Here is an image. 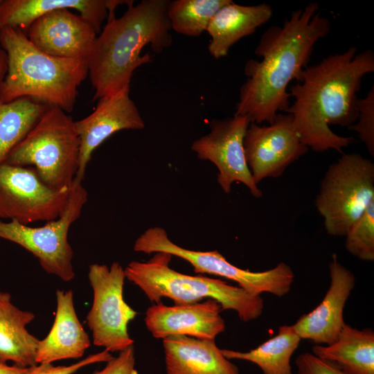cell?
Here are the masks:
<instances>
[{"instance_id":"obj_1","label":"cell","mask_w":374,"mask_h":374,"mask_svg":"<svg viewBox=\"0 0 374 374\" xmlns=\"http://www.w3.org/2000/svg\"><path fill=\"white\" fill-rule=\"evenodd\" d=\"M316 2L292 12L282 26L269 27L254 51L260 61L249 60L244 66L246 82L240 89L234 115L251 123H273L278 112L290 107L291 81L299 82L316 43L330 30L328 18L318 12Z\"/></svg>"},{"instance_id":"obj_2","label":"cell","mask_w":374,"mask_h":374,"mask_svg":"<svg viewBox=\"0 0 374 374\" xmlns=\"http://www.w3.org/2000/svg\"><path fill=\"white\" fill-rule=\"evenodd\" d=\"M373 71V51L357 53L355 46L303 70L300 80L290 88L294 100L285 113L292 115L305 146L317 152L330 149L341 152L354 141L334 133L329 125L348 127L356 122L357 93L364 76Z\"/></svg>"},{"instance_id":"obj_3","label":"cell","mask_w":374,"mask_h":374,"mask_svg":"<svg viewBox=\"0 0 374 374\" xmlns=\"http://www.w3.org/2000/svg\"><path fill=\"white\" fill-rule=\"evenodd\" d=\"M169 1L143 0L128 6L121 17H108L89 57L94 100L130 90L136 69L152 61L150 54L141 55L145 46L150 45L154 53H160L171 46Z\"/></svg>"},{"instance_id":"obj_4","label":"cell","mask_w":374,"mask_h":374,"mask_svg":"<svg viewBox=\"0 0 374 374\" xmlns=\"http://www.w3.org/2000/svg\"><path fill=\"white\" fill-rule=\"evenodd\" d=\"M0 44L8 58L6 75L0 81V102L29 98L66 113L73 110L78 88L88 75L87 58L48 55L25 33L11 27H0Z\"/></svg>"},{"instance_id":"obj_5","label":"cell","mask_w":374,"mask_h":374,"mask_svg":"<svg viewBox=\"0 0 374 374\" xmlns=\"http://www.w3.org/2000/svg\"><path fill=\"white\" fill-rule=\"evenodd\" d=\"M172 256L155 253L147 262L132 261L124 269L125 278L138 286L152 303L162 298L175 305L200 302L204 299L217 301L222 310H234L240 319L248 322L261 316L264 301L239 286L220 279L178 272L169 266Z\"/></svg>"},{"instance_id":"obj_6","label":"cell","mask_w":374,"mask_h":374,"mask_svg":"<svg viewBox=\"0 0 374 374\" xmlns=\"http://www.w3.org/2000/svg\"><path fill=\"white\" fill-rule=\"evenodd\" d=\"M79 156L75 121L61 108L49 106L4 163L31 166L46 185L61 190L73 182Z\"/></svg>"},{"instance_id":"obj_7","label":"cell","mask_w":374,"mask_h":374,"mask_svg":"<svg viewBox=\"0 0 374 374\" xmlns=\"http://www.w3.org/2000/svg\"><path fill=\"white\" fill-rule=\"evenodd\" d=\"M374 200V163L358 153L344 154L326 170L315 198L324 227L344 236Z\"/></svg>"},{"instance_id":"obj_8","label":"cell","mask_w":374,"mask_h":374,"mask_svg":"<svg viewBox=\"0 0 374 374\" xmlns=\"http://www.w3.org/2000/svg\"><path fill=\"white\" fill-rule=\"evenodd\" d=\"M134 251L150 254L166 253L188 262L197 274H208L236 282L238 286L251 295L260 296L267 292L282 297L287 294L294 280L292 268L280 262L274 268L262 271H251L230 263L217 250L194 251L174 243L166 231L159 226L145 230L135 240Z\"/></svg>"},{"instance_id":"obj_9","label":"cell","mask_w":374,"mask_h":374,"mask_svg":"<svg viewBox=\"0 0 374 374\" xmlns=\"http://www.w3.org/2000/svg\"><path fill=\"white\" fill-rule=\"evenodd\" d=\"M82 181L75 178L67 204L59 217L42 226L0 220V238L14 242L31 253L45 272L69 282L75 277L73 251L68 240L69 229L80 216L87 202Z\"/></svg>"},{"instance_id":"obj_10","label":"cell","mask_w":374,"mask_h":374,"mask_svg":"<svg viewBox=\"0 0 374 374\" xmlns=\"http://www.w3.org/2000/svg\"><path fill=\"white\" fill-rule=\"evenodd\" d=\"M88 278L93 299L86 320L93 345L109 353H119L134 345L127 326L137 312L123 299V267L117 262L110 267L91 264Z\"/></svg>"},{"instance_id":"obj_11","label":"cell","mask_w":374,"mask_h":374,"mask_svg":"<svg viewBox=\"0 0 374 374\" xmlns=\"http://www.w3.org/2000/svg\"><path fill=\"white\" fill-rule=\"evenodd\" d=\"M69 188L46 185L33 167L0 164V218L29 225L54 220L67 204Z\"/></svg>"},{"instance_id":"obj_12","label":"cell","mask_w":374,"mask_h":374,"mask_svg":"<svg viewBox=\"0 0 374 374\" xmlns=\"http://www.w3.org/2000/svg\"><path fill=\"white\" fill-rule=\"evenodd\" d=\"M250 123L247 116L240 115L213 118L209 122L210 132L195 141L191 150L198 159L209 161L217 167V181L225 193L231 192L234 182H240L254 197L259 198L262 190L252 177L243 146Z\"/></svg>"},{"instance_id":"obj_13","label":"cell","mask_w":374,"mask_h":374,"mask_svg":"<svg viewBox=\"0 0 374 374\" xmlns=\"http://www.w3.org/2000/svg\"><path fill=\"white\" fill-rule=\"evenodd\" d=\"M243 146L247 163L256 184L281 176L309 148L300 139L290 114L278 113L271 124L250 123Z\"/></svg>"},{"instance_id":"obj_14","label":"cell","mask_w":374,"mask_h":374,"mask_svg":"<svg viewBox=\"0 0 374 374\" xmlns=\"http://www.w3.org/2000/svg\"><path fill=\"white\" fill-rule=\"evenodd\" d=\"M130 90L98 99L93 112L75 121L80 140L78 170L75 179L83 181L86 168L93 151L107 138L123 130H142L145 122Z\"/></svg>"},{"instance_id":"obj_15","label":"cell","mask_w":374,"mask_h":374,"mask_svg":"<svg viewBox=\"0 0 374 374\" xmlns=\"http://www.w3.org/2000/svg\"><path fill=\"white\" fill-rule=\"evenodd\" d=\"M222 309L215 300L167 306L161 302L149 307L144 319L147 329L156 339L184 335L215 340L226 328Z\"/></svg>"},{"instance_id":"obj_16","label":"cell","mask_w":374,"mask_h":374,"mask_svg":"<svg viewBox=\"0 0 374 374\" xmlns=\"http://www.w3.org/2000/svg\"><path fill=\"white\" fill-rule=\"evenodd\" d=\"M26 35L34 46L48 55L89 60L97 33L80 15L61 8L35 19Z\"/></svg>"},{"instance_id":"obj_17","label":"cell","mask_w":374,"mask_h":374,"mask_svg":"<svg viewBox=\"0 0 374 374\" xmlns=\"http://www.w3.org/2000/svg\"><path fill=\"white\" fill-rule=\"evenodd\" d=\"M329 271L330 285L322 301L292 325L301 339L315 345H328L336 340L346 323L344 307L355 285L354 274L339 262L335 253L332 255Z\"/></svg>"},{"instance_id":"obj_18","label":"cell","mask_w":374,"mask_h":374,"mask_svg":"<svg viewBox=\"0 0 374 374\" xmlns=\"http://www.w3.org/2000/svg\"><path fill=\"white\" fill-rule=\"evenodd\" d=\"M56 302L51 329L37 345V364H52L62 359L80 358L91 345L89 335L78 318L73 292L57 290Z\"/></svg>"},{"instance_id":"obj_19","label":"cell","mask_w":374,"mask_h":374,"mask_svg":"<svg viewBox=\"0 0 374 374\" xmlns=\"http://www.w3.org/2000/svg\"><path fill=\"white\" fill-rule=\"evenodd\" d=\"M162 342L167 374H240L215 340L173 335Z\"/></svg>"},{"instance_id":"obj_20","label":"cell","mask_w":374,"mask_h":374,"mask_svg":"<svg viewBox=\"0 0 374 374\" xmlns=\"http://www.w3.org/2000/svg\"><path fill=\"white\" fill-rule=\"evenodd\" d=\"M272 15L271 7L265 3L242 6L231 0L215 14L207 28L210 54L215 59L226 56L233 45L253 34Z\"/></svg>"},{"instance_id":"obj_21","label":"cell","mask_w":374,"mask_h":374,"mask_svg":"<svg viewBox=\"0 0 374 374\" xmlns=\"http://www.w3.org/2000/svg\"><path fill=\"white\" fill-rule=\"evenodd\" d=\"M108 0H5L0 3V27H11L26 34L31 24L50 11L75 9L100 33L101 25L108 15Z\"/></svg>"},{"instance_id":"obj_22","label":"cell","mask_w":374,"mask_h":374,"mask_svg":"<svg viewBox=\"0 0 374 374\" xmlns=\"http://www.w3.org/2000/svg\"><path fill=\"white\" fill-rule=\"evenodd\" d=\"M35 317L33 312L13 305L8 292H0V362H12L21 367L37 364L39 339L26 329Z\"/></svg>"},{"instance_id":"obj_23","label":"cell","mask_w":374,"mask_h":374,"mask_svg":"<svg viewBox=\"0 0 374 374\" xmlns=\"http://www.w3.org/2000/svg\"><path fill=\"white\" fill-rule=\"evenodd\" d=\"M312 353L345 374H374V332L345 323L333 343L314 345Z\"/></svg>"},{"instance_id":"obj_24","label":"cell","mask_w":374,"mask_h":374,"mask_svg":"<svg viewBox=\"0 0 374 374\" xmlns=\"http://www.w3.org/2000/svg\"><path fill=\"white\" fill-rule=\"evenodd\" d=\"M301 339L293 326H281L276 335L248 352L222 349L228 359H239L257 365L263 374H292L290 360Z\"/></svg>"},{"instance_id":"obj_25","label":"cell","mask_w":374,"mask_h":374,"mask_svg":"<svg viewBox=\"0 0 374 374\" xmlns=\"http://www.w3.org/2000/svg\"><path fill=\"white\" fill-rule=\"evenodd\" d=\"M48 107L29 98L0 102V164L5 162Z\"/></svg>"},{"instance_id":"obj_26","label":"cell","mask_w":374,"mask_h":374,"mask_svg":"<svg viewBox=\"0 0 374 374\" xmlns=\"http://www.w3.org/2000/svg\"><path fill=\"white\" fill-rule=\"evenodd\" d=\"M231 0L170 1L167 16L170 28L189 37H199L207 28L215 14Z\"/></svg>"},{"instance_id":"obj_27","label":"cell","mask_w":374,"mask_h":374,"mask_svg":"<svg viewBox=\"0 0 374 374\" xmlns=\"http://www.w3.org/2000/svg\"><path fill=\"white\" fill-rule=\"evenodd\" d=\"M346 250L364 261L374 260V200L347 232Z\"/></svg>"},{"instance_id":"obj_28","label":"cell","mask_w":374,"mask_h":374,"mask_svg":"<svg viewBox=\"0 0 374 374\" xmlns=\"http://www.w3.org/2000/svg\"><path fill=\"white\" fill-rule=\"evenodd\" d=\"M357 109V122L348 129L357 132L368 152L374 156V86L366 96L358 98Z\"/></svg>"},{"instance_id":"obj_29","label":"cell","mask_w":374,"mask_h":374,"mask_svg":"<svg viewBox=\"0 0 374 374\" xmlns=\"http://www.w3.org/2000/svg\"><path fill=\"white\" fill-rule=\"evenodd\" d=\"M112 358L111 353L103 350L69 366H54L50 363L39 365L37 364L27 367L22 374H73L84 366L98 362H107Z\"/></svg>"},{"instance_id":"obj_30","label":"cell","mask_w":374,"mask_h":374,"mask_svg":"<svg viewBox=\"0 0 374 374\" xmlns=\"http://www.w3.org/2000/svg\"><path fill=\"white\" fill-rule=\"evenodd\" d=\"M296 374H345L331 363L312 353H303L295 360Z\"/></svg>"},{"instance_id":"obj_31","label":"cell","mask_w":374,"mask_h":374,"mask_svg":"<svg viewBox=\"0 0 374 374\" xmlns=\"http://www.w3.org/2000/svg\"><path fill=\"white\" fill-rule=\"evenodd\" d=\"M135 364V351L132 345L119 352L118 356L113 357L102 370L91 374H138Z\"/></svg>"},{"instance_id":"obj_32","label":"cell","mask_w":374,"mask_h":374,"mask_svg":"<svg viewBox=\"0 0 374 374\" xmlns=\"http://www.w3.org/2000/svg\"><path fill=\"white\" fill-rule=\"evenodd\" d=\"M27 367L17 365L9 366L6 363L0 362V374H22Z\"/></svg>"},{"instance_id":"obj_33","label":"cell","mask_w":374,"mask_h":374,"mask_svg":"<svg viewBox=\"0 0 374 374\" xmlns=\"http://www.w3.org/2000/svg\"><path fill=\"white\" fill-rule=\"evenodd\" d=\"M8 70V58L6 51L0 48V81L3 80Z\"/></svg>"},{"instance_id":"obj_34","label":"cell","mask_w":374,"mask_h":374,"mask_svg":"<svg viewBox=\"0 0 374 374\" xmlns=\"http://www.w3.org/2000/svg\"><path fill=\"white\" fill-rule=\"evenodd\" d=\"M1 2V0H0V3Z\"/></svg>"}]
</instances>
